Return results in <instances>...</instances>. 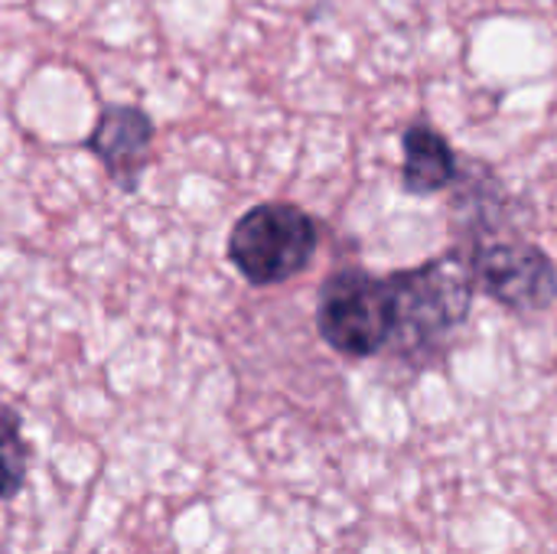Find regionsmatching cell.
I'll return each instance as SVG.
<instances>
[{
    "label": "cell",
    "mask_w": 557,
    "mask_h": 554,
    "mask_svg": "<svg viewBox=\"0 0 557 554\" xmlns=\"http://www.w3.org/2000/svg\"><path fill=\"white\" fill-rule=\"evenodd\" d=\"M392 291V343L405 359H431L470 313L476 278L473 268L454 255L434 258L411 271H398L388 278Z\"/></svg>",
    "instance_id": "6da1fadb"
},
{
    "label": "cell",
    "mask_w": 557,
    "mask_h": 554,
    "mask_svg": "<svg viewBox=\"0 0 557 554\" xmlns=\"http://www.w3.org/2000/svg\"><path fill=\"white\" fill-rule=\"evenodd\" d=\"M313 255L317 225L290 202H261L248 209L228 235V261L255 287H274L297 278Z\"/></svg>",
    "instance_id": "7a4b0ae2"
},
{
    "label": "cell",
    "mask_w": 557,
    "mask_h": 554,
    "mask_svg": "<svg viewBox=\"0 0 557 554\" xmlns=\"http://www.w3.org/2000/svg\"><path fill=\"white\" fill-rule=\"evenodd\" d=\"M392 291L388 278L369 271H339L320 287L317 330L330 349L349 359H369L392 343Z\"/></svg>",
    "instance_id": "3957f363"
},
{
    "label": "cell",
    "mask_w": 557,
    "mask_h": 554,
    "mask_svg": "<svg viewBox=\"0 0 557 554\" xmlns=\"http://www.w3.org/2000/svg\"><path fill=\"white\" fill-rule=\"evenodd\" d=\"M473 278L493 300L516 313H539L557 300V271L552 258L522 238L486 242L473 251Z\"/></svg>",
    "instance_id": "277c9868"
},
{
    "label": "cell",
    "mask_w": 557,
    "mask_h": 554,
    "mask_svg": "<svg viewBox=\"0 0 557 554\" xmlns=\"http://www.w3.org/2000/svg\"><path fill=\"white\" fill-rule=\"evenodd\" d=\"M85 147L101 160L108 180L121 193H137L140 176L150 167L153 118L137 104H104Z\"/></svg>",
    "instance_id": "5b68a950"
},
{
    "label": "cell",
    "mask_w": 557,
    "mask_h": 554,
    "mask_svg": "<svg viewBox=\"0 0 557 554\" xmlns=\"http://www.w3.org/2000/svg\"><path fill=\"white\" fill-rule=\"evenodd\" d=\"M457 160L450 144L428 124H414L405 131V170L401 183L411 196H431L454 183Z\"/></svg>",
    "instance_id": "8992f818"
},
{
    "label": "cell",
    "mask_w": 557,
    "mask_h": 554,
    "mask_svg": "<svg viewBox=\"0 0 557 554\" xmlns=\"http://www.w3.org/2000/svg\"><path fill=\"white\" fill-rule=\"evenodd\" d=\"M29 473V444L23 438V418L16 408L0 405V503L23 493Z\"/></svg>",
    "instance_id": "52a82bcc"
}]
</instances>
